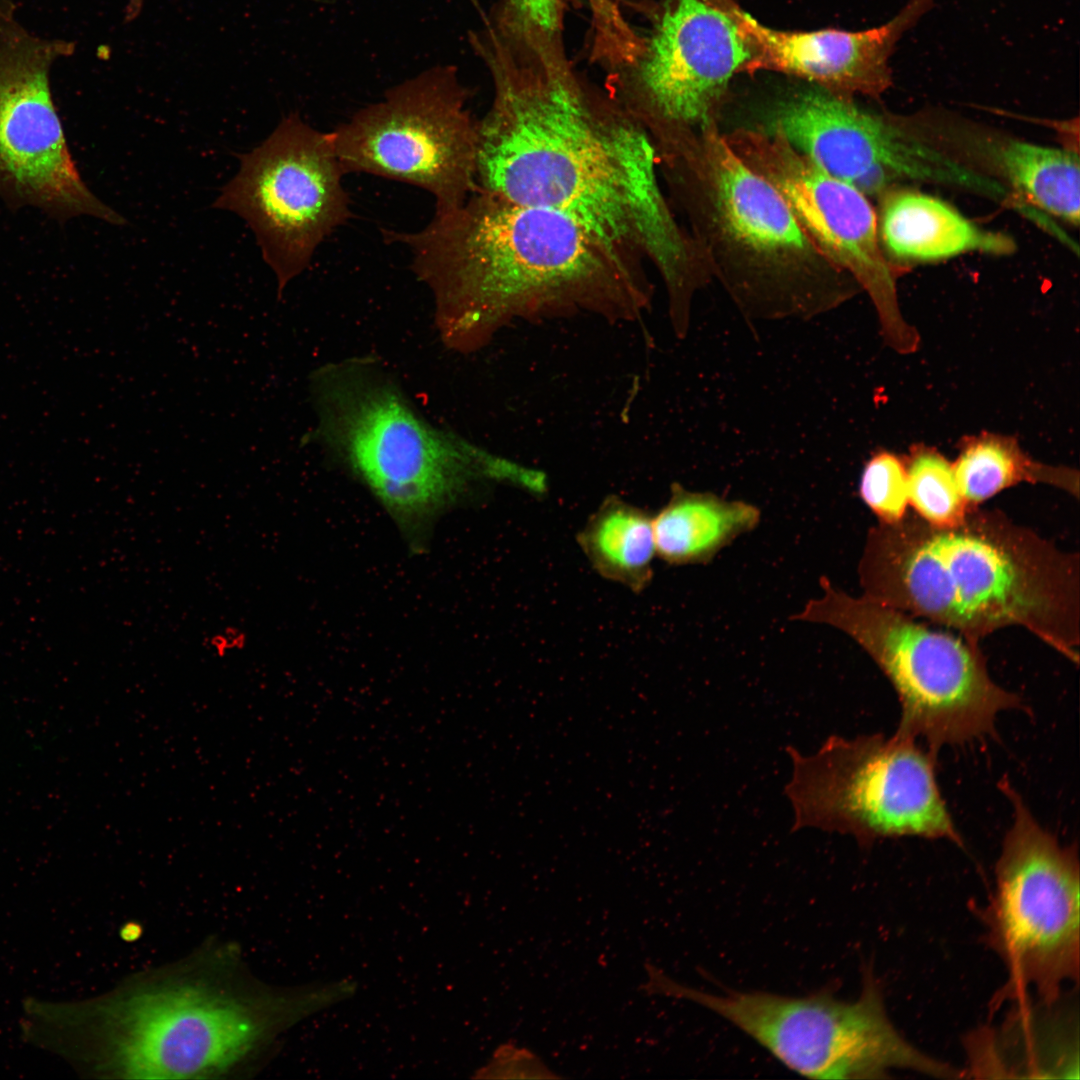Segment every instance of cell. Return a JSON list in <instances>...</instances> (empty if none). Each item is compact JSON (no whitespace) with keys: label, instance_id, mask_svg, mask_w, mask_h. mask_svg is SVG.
<instances>
[{"label":"cell","instance_id":"6da1fadb","mask_svg":"<svg viewBox=\"0 0 1080 1080\" xmlns=\"http://www.w3.org/2000/svg\"><path fill=\"white\" fill-rule=\"evenodd\" d=\"M521 27L513 43L500 29L474 40L494 86L477 120V189L572 217L654 267L671 311L689 310L712 276L664 193L650 136L579 80L548 33Z\"/></svg>","mask_w":1080,"mask_h":1080},{"label":"cell","instance_id":"7a4b0ae2","mask_svg":"<svg viewBox=\"0 0 1080 1080\" xmlns=\"http://www.w3.org/2000/svg\"><path fill=\"white\" fill-rule=\"evenodd\" d=\"M382 233L408 249L443 337L457 349L482 347L514 320L589 313L633 321L652 302L645 263L570 216L480 189L420 230Z\"/></svg>","mask_w":1080,"mask_h":1080},{"label":"cell","instance_id":"3957f363","mask_svg":"<svg viewBox=\"0 0 1080 1080\" xmlns=\"http://www.w3.org/2000/svg\"><path fill=\"white\" fill-rule=\"evenodd\" d=\"M1077 554L1010 520L970 507L958 522L918 515L870 529L858 566L864 597L960 632L977 642L1025 628L1077 664Z\"/></svg>","mask_w":1080,"mask_h":1080},{"label":"cell","instance_id":"277c9868","mask_svg":"<svg viewBox=\"0 0 1080 1080\" xmlns=\"http://www.w3.org/2000/svg\"><path fill=\"white\" fill-rule=\"evenodd\" d=\"M345 997L340 982L256 977L237 944L211 937L130 975L98 1006L100 1068L128 1079H226L264 1064L290 1027Z\"/></svg>","mask_w":1080,"mask_h":1080},{"label":"cell","instance_id":"5b68a950","mask_svg":"<svg viewBox=\"0 0 1080 1080\" xmlns=\"http://www.w3.org/2000/svg\"><path fill=\"white\" fill-rule=\"evenodd\" d=\"M662 181L712 275L750 318H810L859 286L822 253L778 191L725 141L719 123L653 139Z\"/></svg>","mask_w":1080,"mask_h":1080},{"label":"cell","instance_id":"8992f818","mask_svg":"<svg viewBox=\"0 0 1080 1080\" xmlns=\"http://www.w3.org/2000/svg\"><path fill=\"white\" fill-rule=\"evenodd\" d=\"M313 389L324 442L416 549L479 482L535 492L542 486L543 474L426 422L389 378L366 364L327 367L315 375Z\"/></svg>","mask_w":1080,"mask_h":1080},{"label":"cell","instance_id":"52a82bcc","mask_svg":"<svg viewBox=\"0 0 1080 1080\" xmlns=\"http://www.w3.org/2000/svg\"><path fill=\"white\" fill-rule=\"evenodd\" d=\"M822 594L793 620L832 626L858 643L893 685L900 704L897 734L921 738L931 752L994 730L1000 711L1020 698L989 676L977 644L935 630L897 609L853 597L820 578Z\"/></svg>","mask_w":1080,"mask_h":1080},{"label":"cell","instance_id":"ba28073f","mask_svg":"<svg viewBox=\"0 0 1080 1080\" xmlns=\"http://www.w3.org/2000/svg\"><path fill=\"white\" fill-rule=\"evenodd\" d=\"M647 994L688 1000L727 1020L779 1062L812 1079H881L894 1070L934 1078H959L961 1071L912 1045L896 1029L871 969L853 1001L831 990L794 997L726 989L710 993L681 984L658 967L645 965Z\"/></svg>","mask_w":1080,"mask_h":1080},{"label":"cell","instance_id":"9c48e42d","mask_svg":"<svg viewBox=\"0 0 1080 1080\" xmlns=\"http://www.w3.org/2000/svg\"><path fill=\"white\" fill-rule=\"evenodd\" d=\"M996 865V885L982 913L986 942L1008 971L992 1002L1024 997L1053 1002L1077 984L1080 968V877L1077 853L1044 830L1018 794Z\"/></svg>","mask_w":1080,"mask_h":1080},{"label":"cell","instance_id":"30bf717a","mask_svg":"<svg viewBox=\"0 0 1080 1080\" xmlns=\"http://www.w3.org/2000/svg\"><path fill=\"white\" fill-rule=\"evenodd\" d=\"M788 753L793 830L845 833L863 845L901 836L960 842L936 782L934 753L916 740L834 735L809 755L792 747Z\"/></svg>","mask_w":1080,"mask_h":1080},{"label":"cell","instance_id":"8fae6325","mask_svg":"<svg viewBox=\"0 0 1080 1080\" xmlns=\"http://www.w3.org/2000/svg\"><path fill=\"white\" fill-rule=\"evenodd\" d=\"M454 68L429 69L389 90L329 132L345 172L417 186L435 213L460 207L477 190V120Z\"/></svg>","mask_w":1080,"mask_h":1080},{"label":"cell","instance_id":"7c38bea8","mask_svg":"<svg viewBox=\"0 0 1080 1080\" xmlns=\"http://www.w3.org/2000/svg\"><path fill=\"white\" fill-rule=\"evenodd\" d=\"M239 160L237 174L213 206L238 214L251 227L280 298L321 243L351 218L346 174L329 132L295 113Z\"/></svg>","mask_w":1080,"mask_h":1080},{"label":"cell","instance_id":"4fadbf2b","mask_svg":"<svg viewBox=\"0 0 1080 1080\" xmlns=\"http://www.w3.org/2000/svg\"><path fill=\"white\" fill-rule=\"evenodd\" d=\"M781 135L822 170L868 198L900 182H925L985 195L990 178L909 130L903 120L858 106L817 86L789 90L736 126Z\"/></svg>","mask_w":1080,"mask_h":1080},{"label":"cell","instance_id":"5bb4252c","mask_svg":"<svg viewBox=\"0 0 1080 1080\" xmlns=\"http://www.w3.org/2000/svg\"><path fill=\"white\" fill-rule=\"evenodd\" d=\"M72 50L28 31L15 13L0 14V198L60 222L91 216L124 225L83 181L53 101L51 68Z\"/></svg>","mask_w":1080,"mask_h":1080},{"label":"cell","instance_id":"9a60e30c","mask_svg":"<svg viewBox=\"0 0 1080 1080\" xmlns=\"http://www.w3.org/2000/svg\"><path fill=\"white\" fill-rule=\"evenodd\" d=\"M721 131L735 154L778 191L819 250L867 292L888 344L901 352L912 350L917 336L900 314L892 266L869 198L822 170L779 134L743 127Z\"/></svg>","mask_w":1080,"mask_h":1080},{"label":"cell","instance_id":"2e32d148","mask_svg":"<svg viewBox=\"0 0 1080 1080\" xmlns=\"http://www.w3.org/2000/svg\"><path fill=\"white\" fill-rule=\"evenodd\" d=\"M734 7L706 0L667 5L640 65L635 94L623 104L649 136L670 126L719 123L730 80L752 58Z\"/></svg>","mask_w":1080,"mask_h":1080},{"label":"cell","instance_id":"e0dca14e","mask_svg":"<svg viewBox=\"0 0 1080 1080\" xmlns=\"http://www.w3.org/2000/svg\"><path fill=\"white\" fill-rule=\"evenodd\" d=\"M933 3L909 0L887 23L861 31H782L734 7L733 13L752 48L744 72L776 71L839 96L879 98L892 84L889 60L897 42Z\"/></svg>","mask_w":1080,"mask_h":1080},{"label":"cell","instance_id":"ac0fdd59","mask_svg":"<svg viewBox=\"0 0 1080 1080\" xmlns=\"http://www.w3.org/2000/svg\"><path fill=\"white\" fill-rule=\"evenodd\" d=\"M1001 1022L968 1042L970 1071L983 1076L1025 1079L1079 1078L1077 1002L1032 997L1013 1001Z\"/></svg>","mask_w":1080,"mask_h":1080},{"label":"cell","instance_id":"d6986e66","mask_svg":"<svg viewBox=\"0 0 1080 1080\" xmlns=\"http://www.w3.org/2000/svg\"><path fill=\"white\" fill-rule=\"evenodd\" d=\"M880 198L877 227L887 257L930 262L973 251L1005 255L1015 250L1007 235L979 227L939 198L894 188Z\"/></svg>","mask_w":1080,"mask_h":1080},{"label":"cell","instance_id":"ffe728a7","mask_svg":"<svg viewBox=\"0 0 1080 1080\" xmlns=\"http://www.w3.org/2000/svg\"><path fill=\"white\" fill-rule=\"evenodd\" d=\"M760 516L750 503L673 483L669 500L653 516L656 555L670 565L705 564L752 531Z\"/></svg>","mask_w":1080,"mask_h":1080},{"label":"cell","instance_id":"44dd1931","mask_svg":"<svg viewBox=\"0 0 1080 1080\" xmlns=\"http://www.w3.org/2000/svg\"><path fill=\"white\" fill-rule=\"evenodd\" d=\"M984 157L1014 193L1045 215L1078 226L1080 166L1076 151L1013 138L974 137Z\"/></svg>","mask_w":1080,"mask_h":1080},{"label":"cell","instance_id":"7402d4cb","mask_svg":"<svg viewBox=\"0 0 1080 1080\" xmlns=\"http://www.w3.org/2000/svg\"><path fill=\"white\" fill-rule=\"evenodd\" d=\"M592 568L640 593L651 583L656 555L653 516L617 495L604 499L577 534Z\"/></svg>","mask_w":1080,"mask_h":1080},{"label":"cell","instance_id":"603a6c76","mask_svg":"<svg viewBox=\"0 0 1080 1080\" xmlns=\"http://www.w3.org/2000/svg\"><path fill=\"white\" fill-rule=\"evenodd\" d=\"M953 467L969 507L1020 482L1049 484L1076 497L1079 494L1077 471L1035 462L1005 437L985 435L969 441Z\"/></svg>","mask_w":1080,"mask_h":1080},{"label":"cell","instance_id":"cb8c5ba5","mask_svg":"<svg viewBox=\"0 0 1080 1080\" xmlns=\"http://www.w3.org/2000/svg\"><path fill=\"white\" fill-rule=\"evenodd\" d=\"M909 504L929 523L960 521L970 508L960 491L954 467L934 450H917L908 465Z\"/></svg>","mask_w":1080,"mask_h":1080},{"label":"cell","instance_id":"d4e9b609","mask_svg":"<svg viewBox=\"0 0 1080 1080\" xmlns=\"http://www.w3.org/2000/svg\"><path fill=\"white\" fill-rule=\"evenodd\" d=\"M859 495L879 522L901 520L909 504L907 469L894 454L878 452L864 465Z\"/></svg>","mask_w":1080,"mask_h":1080},{"label":"cell","instance_id":"484cf974","mask_svg":"<svg viewBox=\"0 0 1080 1080\" xmlns=\"http://www.w3.org/2000/svg\"><path fill=\"white\" fill-rule=\"evenodd\" d=\"M474 1078L556 1079L559 1075L532 1051L506 1043L495 1050L492 1058L476 1072Z\"/></svg>","mask_w":1080,"mask_h":1080},{"label":"cell","instance_id":"4316f807","mask_svg":"<svg viewBox=\"0 0 1080 1080\" xmlns=\"http://www.w3.org/2000/svg\"><path fill=\"white\" fill-rule=\"evenodd\" d=\"M520 19L552 34L559 24V0H512Z\"/></svg>","mask_w":1080,"mask_h":1080},{"label":"cell","instance_id":"83f0119b","mask_svg":"<svg viewBox=\"0 0 1080 1080\" xmlns=\"http://www.w3.org/2000/svg\"><path fill=\"white\" fill-rule=\"evenodd\" d=\"M207 647L217 657H225L231 652L241 651L248 644V634L242 628L226 625L206 638Z\"/></svg>","mask_w":1080,"mask_h":1080},{"label":"cell","instance_id":"f1b7e54d","mask_svg":"<svg viewBox=\"0 0 1080 1080\" xmlns=\"http://www.w3.org/2000/svg\"><path fill=\"white\" fill-rule=\"evenodd\" d=\"M16 5L13 0H0V14L15 13Z\"/></svg>","mask_w":1080,"mask_h":1080}]
</instances>
